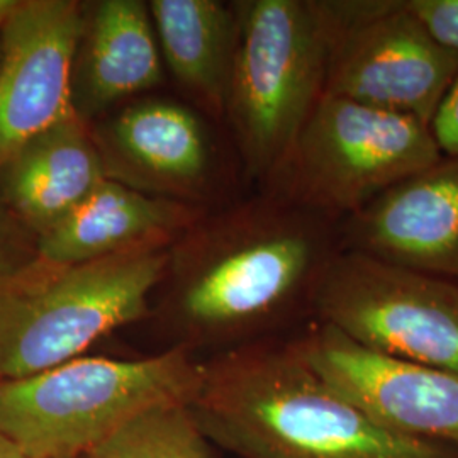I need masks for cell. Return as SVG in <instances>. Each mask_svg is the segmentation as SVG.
I'll return each mask as SVG.
<instances>
[{
	"label": "cell",
	"instance_id": "obj_1",
	"mask_svg": "<svg viewBox=\"0 0 458 458\" xmlns=\"http://www.w3.org/2000/svg\"><path fill=\"white\" fill-rule=\"evenodd\" d=\"M340 251V223L260 189L208 211L170 245L151 312L172 346L192 352L263 340L295 314L312 312Z\"/></svg>",
	"mask_w": 458,
	"mask_h": 458
},
{
	"label": "cell",
	"instance_id": "obj_2",
	"mask_svg": "<svg viewBox=\"0 0 458 458\" xmlns=\"http://www.w3.org/2000/svg\"><path fill=\"white\" fill-rule=\"evenodd\" d=\"M187 408L209 442L240 458H458L382 428L327 386L294 342L263 338L202 361Z\"/></svg>",
	"mask_w": 458,
	"mask_h": 458
},
{
	"label": "cell",
	"instance_id": "obj_3",
	"mask_svg": "<svg viewBox=\"0 0 458 458\" xmlns=\"http://www.w3.org/2000/svg\"><path fill=\"white\" fill-rule=\"evenodd\" d=\"M240 34L225 119L246 177H276L327 94L340 0L234 2Z\"/></svg>",
	"mask_w": 458,
	"mask_h": 458
},
{
	"label": "cell",
	"instance_id": "obj_4",
	"mask_svg": "<svg viewBox=\"0 0 458 458\" xmlns=\"http://www.w3.org/2000/svg\"><path fill=\"white\" fill-rule=\"evenodd\" d=\"M170 245L77 263L36 259L0 280V378H22L82 357L119 327L145 319Z\"/></svg>",
	"mask_w": 458,
	"mask_h": 458
},
{
	"label": "cell",
	"instance_id": "obj_5",
	"mask_svg": "<svg viewBox=\"0 0 458 458\" xmlns=\"http://www.w3.org/2000/svg\"><path fill=\"white\" fill-rule=\"evenodd\" d=\"M202 361L185 346L145 359L77 357L0 378V433L28 458H83L145 411L189 404Z\"/></svg>",
	"mask_w": 458,
	"mask_h": 458
},
{
	"label": "cell",
	"instance_id": "obj_6",
	"mask_svg": "<svg viewBox=\"0 0 458 458\" xmlns=\"http://www.w3.org/2000/svg\"><path fill=\"white\" fill-rule=\"evenodd\" d=\"M440 157L425 123L325 94L262 191L342 223Z\"/></svg>",
	"mask_w": 458,
	"mask_h": 458
},
{
	"label": "cell",
	"instance_id": "obj_7",
	"mask_svg": "<svg viewBox=\"0 0 458 458\" xmlns=\"http://www.w3.org/2000/svg\"><path fill=\"white\" fill-rule=\"evenodd\" d=\"M312 314L361 348L458 374L455 280L340 251Z\"/></svg>",
	"mask_w": 458,
	"mask_h": 458
},
{
	"label": "cell",
	"instance_id": "obj_8",
	"mask_svg": "<svg viewBox=\"0 0 458 458\" xmlns=\"http://www.w3.org/2000/svg\"><path fill=\"white\" fill-rule=\"evenodd\" d=\"M457 72V51L437 43L403 0H340L327 96L429 126Z\"/></svg>",
	"mask_w": 458,
	"mask_h": 458
},
{
	"label": "cell",
	"instance_id": "obj_9",
	"mask_svg": "<svg viewBox=\"0 0 458 458\" xmlns=\"http://www.w3.org/2000/svg\"><path fill=\"white\" fill-rule=\"evenodd\" d=\"M327 386L394 435L458 452V374L386 357L323 323L293 340Z\"/></svg>",
	"mask_w": 458,
	"mask_h": 458
},
{
	"label": "cell",
	"instance_id": "obj_10",
	"mask_svg": "<svg viewBox=\"0 0 458 458\" xmlns=\"http://www.w3.org/2000/svg\"><path fill=\"white\" fill-rule=\"evenodd\" d=\"M85 2L21 0L0 30V168L72 111Z\"/></svg>",
	"mask_w": 458,
	"mask_h": 458
},
{
	"label": "cell",
	"instance_id": "obj_11",
	"mask_svg": "<svg viewBox=\"0 0 458 458\" xmlns=\"http://www.w3.org/2000/svg\"><path fill=\"white\" fill-rule=\"evenodd\" d=\"M340 248L458 282V155H442L344 219Z\"/></svg>",
	"mask_w": 458,
	"mask_h": 458
},
{
	"label": "cell",
	"instance_id": "obj_12",
	"mask_svg": "<svg viewBox=\"0 0 458 458\" xmlns=\"http://www.w3.org/2000/svg\"><path fill=\"white\" fill-rule=\"evenodd\" d=\"M90 128L107 179L149 196L206 206L213 148L192 109L170 98H138Z\"/></svg>",
	"mask_w": 458,
	"mask_h": 458
},
{
	"label": "cell",
	"instance_id": "obj_13",
	"mask_svg": "<svg viewBox=\"0 0 458 458\" xmlns=\"http://www.w3.org/2000/svg\"><path fill=\"white\" fill-rule=\"evenodd\" d=\"M164 66L148 2H85L72 68V111L94 123L115 104L158 87Z\"/></svg>",
	"mask_w": 458,
	"mask_h": 458
},
{
	"label": "cell",
	"instance_id": "obj_14",
	"mask_svg": "<svg viewBox=\"0 0 458 458\" xmlns=\"http://www.w3.org/2000/svg\"><path fill=\"white\" fill-rule=\"evenodd\" d=\"M106 179L90 123L70 111L0 168V202L38 242Z\"/></svg>",
	"mask_w": 458,
	"mask_h": 458
},
{
	"label": "cell",
	"instance_id": "obj_15",
	"mask_svg": "<svg viewBox=\"0 0 458 458\" xmlns=\"http://www.w3.org/2000/svg\"><path fill=\"white\" fill-rule=\"evenodd\" d=\"M208 206L149 196L106 179L58 226L38 238L45 262L98 260L145 245H172Z\"/></svg>",
	"mask_w": 458,
	"mask_h": 458
},
{
	"label": "cell",
	"instance_id": "obj_16",
	"mask_svg": "<svg viewBox=\"0 0 458 458\" xmlns=\"http://www.w3.org/2000/svg\"><path fill=\"white\" fill-rule=\"evenodd\" d=\"M164 65L197 104L223 119L238 47L234 2L149 0Z\"/></svg>",
	"mask_w": 458,
	"mask_h": 458
},
{
	"label": "cell",
	"instance_id": "obj_17",
	"mask_svg": "<svg viewBox=\"0 0 458 458\" xmlns=\"http://www.w3.org/2000/svg\"><path fill=\"white\" fill-rule=\"evenodd\" d=\"M83 458H216L185 404L145 411Z\"/></svg>",
	"mask_w": 458,
	"mask_h": 458
},
{
	"label": "cell",
	"instance_id": "obj_18",
	"mask_svg": "<svg viewBox=\"0 0 458 458\" xmlns=\"http://www.w3.org/2000/svg\"><path fill=\"white\" fill-rule=\"evenodd\" d=\"M38 259V242L0 202V280Z\"/></svg>",
	"mask_w": 458,
	"mask_h": 458
},
{
	"label": "cell",
	"instance_id": "obj_19",
	"mask_svg": "<svg viewBox=\"0 0 458 458\" xmlns=\"http://www.w3.org/2000/svg\"><path fill=\"white\" fill-rule=\"evenodd\" d=\"M403 4L437 43L458 53V0H403Z\"/></svg>",
	"mask_w": 458,
	"mask_h": 458
},
{
	"label": "cell",
	"instance_id": "obj_20",
	"mask_svg": "<svg viewBox=\"0 0 458 458\" xmlns=\"http://www.w3.org/2000/svg\"><path fill=\"white\" fill-rule=\"evenodd\" d=\"M442 155H458V72L429 123Z\"/></svg>",
	"mask_w": 458,
	"mask_h": 458
},
{
	"label": "cell",
	"instance_id": "obj_21",
	"mask_svg": "<svg viewBox=\"0 0 458 458\" xmlns=\"http://www.w3.org/2000/svg\"><path fill=\"white\" fill-rule=\"evenodd\" d=\"M0 458H28L14 443L0 433Z\"/></svg>",
	"mask_w": 458,
	"mask_h": 458
},
{
	"label": "cell",
	"instance_id": "obj_22",
	"mask_svg": "<svg viewBox=\"0 0 458 458\" xmlns=\"http://www.w3.org/2000/svg\"><path fill=\"white\" fill-rule=\"evenodd\" d=\"M21 0H0V30L9 21V17L14 14Z\"/></svg>",
	"mask_w": 458,
	"mask_h": 458
},
{
	"label": "cell",
	"instance_id": "obj_23",
	"mask_svg": "<svg viewBox=\"0 0 458 458\" xmlns=\"http://www.w3.org/2000/svg\"><path fill=\"white\" fill-rule=\"evenodd\" d=\"M0 51H2V48H0Z\"/></svg>",
	"mask_w": 458,
	"mask_h": 458
}]
</instances>
